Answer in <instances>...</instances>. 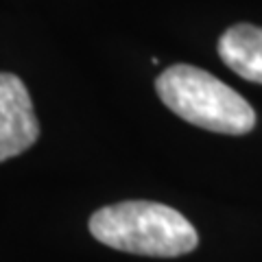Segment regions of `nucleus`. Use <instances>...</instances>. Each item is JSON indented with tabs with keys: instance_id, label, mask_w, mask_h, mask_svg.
I'll list each match as a JSON object with an SVG mask.
<instances>
[{
	"instance_id": "7ed1b4c3",
	"label": "nucleus",
	"mask_w": 262,
	"mask_h": 262,
	"mask_svg": "<svg viewBox=\"0 0 262 262\" xmlns=\"http://www.w3.org/2000/svg\"><path fill=\"white\" fill-rule=\"evenodd\" d=\"M37 136L39 125L27 85L15 75L0 72V162L24 153Z\"/></svg>"
},
{
	"instance_id": "f257e3e1",
	"label": "nucleus",
	"mask_w": 262,
	"mask_h": 262,
	"mask_svg": "<svg viewBox=\"0 0 262 262\" xmlns=\"http://www.w3.org/2000/svg\"><path fill=\"white\" fill-rule=\"evenodd\" d=\"M90 232L107 247L153 258L184 256L199 243L196 229L182 212L153 201H122L96 210Z\"/></svg>"
},
{
	"instance_id": "f03ea898",
	"label": "nucleus",
	"mask_w": 262,
	"mask_h": 262,
	"mask_svg": "<svg viewBox=\"0 0 262 262\" xmlns=\"http://www.w3.org/2000/svg\"><path fill=\"white\" fill-rule=\"evenodd\" d=\"M155 90L170 112L201 129L243 136L256 125V112L236 90L194 66H170L158 77Z\"/></svg>"
},
{
	"instance_id": "20e7f679",
	"label": "nucleus",
	"mask_w": 262,
	"mask_h": 262,
	"mask_svg": "<svg viewBox=\"0 0 262 262\" xmlns=\"http://www.w3.org/2000/svg\"><path fill=\"white\" fill-rule=\"evenodd\" d=\"M219 57L238 77L262 83V29L234 24L219 37Z\"/></svg>"
}]
</instances>
